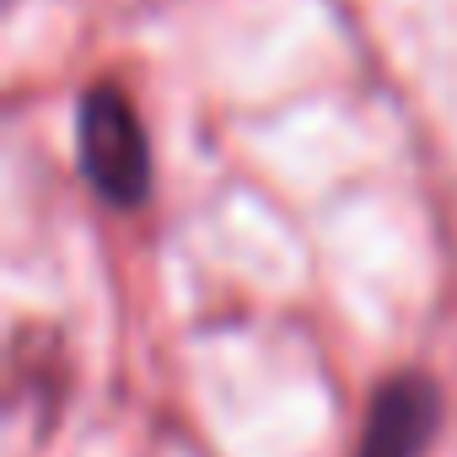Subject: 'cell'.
<instances>
[{
	"mask_svg": "<svg viewBox=\"0 0 457 457\" xmlns=\"http://www.w3.org/2000/svg\"><path fill=\"white\" fill-rule=\"evenodd\" d=\"M76 140H81V172L108 204H140L151 194V145L135 103L119 87H92L76 113Z\"/></svg>",
	"mask_w": 457,
	"mask_h": 457,
	"instance_id": "1",
	"label": "cell"
},
{
	"mask_svg": "<svg viewBox=\"0 0 457 457\" xmlns=\"http://www.w3.org/2000/svg\"><path fill=\"white\" fill-rule=\"evenodd\" d=\"M436 425H441L436 382L420 371H403V377L377 387L371 414H366V436H361V457H420L430 446Z\"/></svg>",
	"mask_w": 457,
	"mask_h": 457,
	"instance_id": "2",
	"label": "cell"
}]
</instances>
